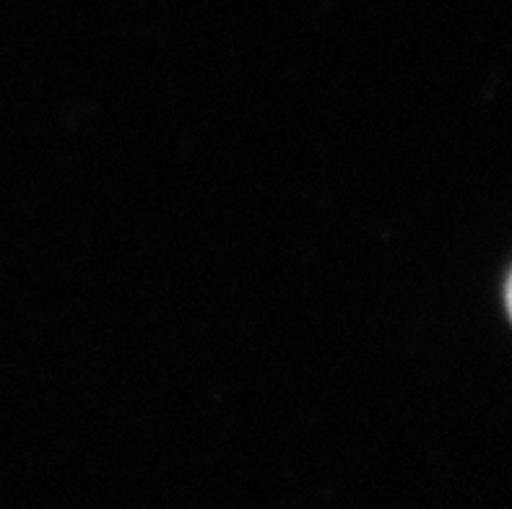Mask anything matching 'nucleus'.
Listing matches in <instances>:
<instances>
[{
	"mask_svg": "<svg viewBox=\"0 0 512 509\" xmlns=\"http://www.w3.org/2000/svg\"><path fill=\"white\" fill-rule=\"evenodd\" d=\"M507 310H510V317H512V278H510V286H507Z\"/></svg>",
	"mask_w": 512,
	"mask_h": 509,
	"instance_id": "nucleus-1",
	"label": "nucleus"
}]
</instances>
